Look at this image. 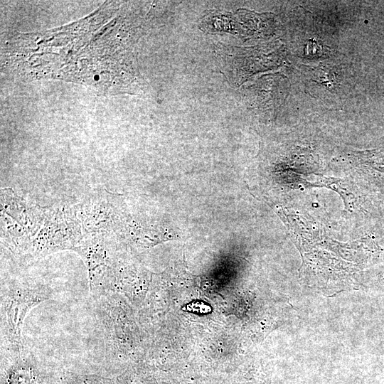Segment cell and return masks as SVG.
<instances>
[{"mask_svg":"<svg viewBox=\"0 0 384 384\" xmlns=\"http://www.w3.org/2000/svg\"><path fill=\"white\" fill-rule=\"evenodd\" d=\"M51 289L43 285L16 282L1 292V340L3 351L23 349L22 329L28 312L51 299Z\"/></svg>","mask_w":384,"mask_h":384,"instance_id":"cell-1","label":"cell"},{"mask_svg":"<svg viewBox=\"0 0 384 384\" xmlns=\"http://www.w3.org/2000/svg\"><path fill=\"white\" fill-rule=\"evenodd\" d=\"M9 354L11 365L6 373L7 384H38V373L33 359L28 351H1Z\"/></svg>","mask_w":384,"mask_h":384,"instance_id":"cell-2","label":"cell"}]
</instances>
